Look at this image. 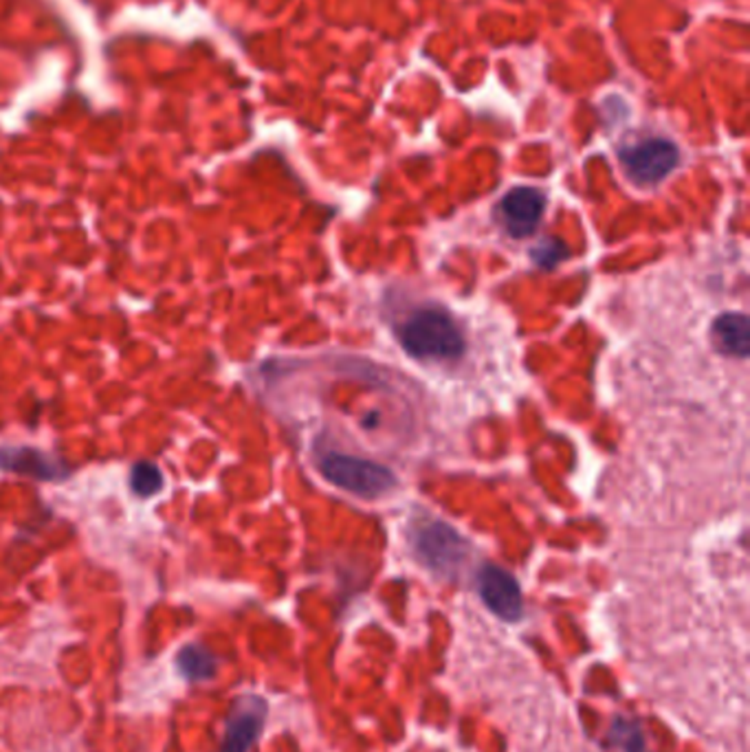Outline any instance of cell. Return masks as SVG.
<instances>
[{
    "label": "cell",
    "mask_w": 750,
    "mask_h": 752,
    "mask_svg": "<svg viewBox=\"0 0 750 752\" xmlns=\"http://www.w3.org/2000/svg\"><path fill=\"white\" fill-rule=\"evenodd\" d=\"M401 345L417 359H456L464 352V337L458 323L440 309L412 313L399 330Z\"/></svg>",
    "instance_id": "6da1fadb"
},
{
    "label": "cell",
    "mask_w": 750,
    "mask_h": 752,
    "mask_svg": "<svg viewBox=\"0 0 750 752\" xmlns=\"http://www.w3.org/2000/svg\"><path fill=\"white\" fill-rule=\"evenodd\" d=\"M713 345L731 357L747 359L750 352V323L742 313H724L711 328Z\"/></svg>",
    "instance_id": "9c48e42d"
},
{
    "label": "cell",
    "mask_w": 750,
    "mask_h": 752,
    "mask_svg": "<svg viewBox=\"0 0 750 752\" xmlns=\"http://www.w3.org/2000/svg\"><path fill=\"white\" fill-rule=\"evenodd\" d=\"M414 552L431 572L451 576L469 559V541L444 522H431L414 535Z\"/></svg>",
    "instance_id": "3957f363"
},
{
    "label": "cell",
    "mask_w": 750,
    "mask_h": 752,
    "mask_svg": "<svg viewBox=\"0 0 750 752\" xmlns=\"http://www.w3.org/2000/svg\"><path fill=\"white\" fill-rule=\"evenodd\" d=\"M177 664L179 671L183 673V678H188L190 682H206L212 680L218 669V660L214 653H210L206 646L188 645L181 649V653L177 655Z\"/></svg>",
    "instance_id": "30bf717a"
},
{
    "label": "cell",
    "mask_w": 750,
    "mask_h": 752,
    "mask_svg": "<svg viewBox=\"0 0 750 752\" xmlns=\"http://www.w3.org/2000/svg\"><path fill=\"white\" fill-rule=\"evenodd\" d=\"M130 487L141 498H152L163 487V473L152 462H137L130 471Z\"/></svg>",
    "instance_id": "8fae6325"
},
{
    "label": "cell",
    "mask_w": 750,
    "mask_h": 752,
    "mask_svg": "<svg viewBox=\"0 0 750 752\" xmlns=\"http://www.w3.org/2000/svg\"><path fill=\"white\" fill-rule=\"evenodd\" d=\"M566 258H568V249L557 238L541 240L536 249H533V262H536L537 267H541V269H554Z\"/></svg>",
    "instance_id": "4fadbf2b"
},
{
    "label": "cell",
    "mask_w": 750,
    "mask_h": 752,
    "mask_svg": "<svg viewBox=\"0 0 750 752\" xmlns=\"http://www.w3.org/2000/svg\"><path fill=\"white\" fill-rule=\"evenodd\" d=\"M610 740L626 752H649L641 724L632 720H617L610 731Z\"/></svg>",
    "instance_id": "7c38bea8"
},
{
    "label": "cell",
    "mask_w": 750,
    "mask_h": 752,
    "mask_svg": "<svg viewBox=\"0 0 750 752\" xmlns=\"http://www.w3.org/2000/svg\"><path fill=\"white\" fill-rule=\"evenodd\" d=\"M478 590L484 605L502 621L516 623L524 614L522 590L516 576L498 565H484L478 574Z\"/></svg>",
    "instance_id": "5b68a950"
},
{
    "label": "cell",
    "mask_w": 750,
    "mask_h": 752,
    "mask_svg": "<svg viewBox=\"0 0 750 752\" xmlns=\"http://www.w3.org/2000/svg\"><path fill=\"white\" fill-rule=\"evenodd\" d=\"M320 471L330 484L359 498H379L397 487V475L388 467L346 453L323 455Z\"/></svg>",
    "instance_id": "7a4b0ae2"
},
{
    "label": "cell",
    "mask_w": 750,
    "mask_h": 752,
    "mask_svg": "<svg viewBox=\"0 0 750 752\" xmlns=\"http://www.w3.org/2000/svg\"><path fill=\"white\" fill-rule=\"evenodd\" d=\"M267 718V702L256 695L240 698L224 726V738L220 752H249L258 742Z\"/></svg>",
    "instance_id": "8992f818"
},
{
    "label": "cell",
    "mask_w": 750,
    "mask_h": 752,
    "mask_svg": "<svg viewBox=\"0 0 750 752\" xmlns=\"http://www.w3.org/2000/svg\"><path fill=\"white\" fill-rule=\"evenodd\" d=\"M621 166L626 174L641 186H653L676 170L680 152L667 139H647L621 150Z\"/></svg>",
    "instance_id": "277c9868"
},
{
    "label": "cell",
    "mask_w": 750,
    "mask_h": 752,
    "mask_svg": "<svg viewBox=\"0 0 750 752\" xmlns=\"http://www.w3.org/2000/svg\"><path fill=\"white\" fill-rule=\"evenodd\" d=\"M0 469L33 480H64L71 473L58 455L31 447H0Z\"/></svg>",
    "instance_id": "ba28073f"
},
{
    "label": "cell",
    "mask_w": 750,
    "mask_h": 752,
    "mask_svg": "<svg viewBox=\"0 0 750 752\" xmlns=\"http://www.w3.org/2000/svg\"><path fill=\"white\" fill-rule=\"evenodd\" d=\"M546 210V197L536 188H516L500 201V220L513 238L531 235Z\"/></svg>",
    "instance_id": "52a82bcc"
}]
</instances>
